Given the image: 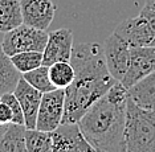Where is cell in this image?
I'll use <instances>...</instances> for the list:
<instances>
[{
    "label": "cell",
    "instance_id": "1",
    "mask_svg": "<svg viewBox=\"0 0 155 152\" xmlns=\"http://www.w3.org/2000/svg\"><path fill=\"white\" fill-rule=\"evenodd\" d=\"M70 62L76 70V78L65 89L62 125L78 123L86 111L117 82L109 72L104 47L97 42L76 44Z\"/></svg>",
    "mask_w": 155,
    "mask_h": 152
},
{
    "label": "cell",
    "instance_id": "2",
    "mask_svg": "<svg viewBox=\"0 0 155 152\" xmlns=\"http://www.w3.org/2000/svg\"><path fill=\"white\" fill-rule=\"evenodd\" d=\"M129 90L117 81L81 118V131L98 152H121L125 147V127Z\"/></svg>",
    "mask_w": 155,
    "mask_h": 152
},
{
    "label": "cell",
    "instance_id": "3",
    "mask_svg": "<svg viewBox=\"0 0 155 152\" xmlns=\"http://www.w3.org/2000/svg\"><path fill=\"white\" fill-rule=\"evenodd\" d=\"M127 152H155V110L138 106L129 98L125 127Z\"/></svg>",
    "mask_w": 155,
    "mask_h": 152
},
{
    "label": "cell",
    "instance_id": "4",
    "mask_svg": "<svg viewBox=\"0 0 155 152\" xmlns=\"http://www.w3.org/2000/svg\"><path fill=\"white\" fill-rule=\"evenodd\" d=\"M49 33L27 24L5 32L2 41V50L9 57L21 52H44Z\"/></svg>",
    "mask_w": 155,
    "mask_h": 152
},
{
    "label": "cell",
    "instance_id": "5",
    "mask_svg": "<svg viewBox=\"0 0 155 152\" xmlns=\"http://www.w3.org/2000/svg\"><path fill=\"white\" fill-rule=\"evenodd\" d=\"M65 114V89H56L43 95L36 128L53 132L62 125Z\"/></svg>",
    "mask_w": 155,
    "mask_h": 152
},
{
    "label": "cell",
    "instance_id": "6",
    "mask_svg": "<svg viewBox=\"0 0 155 152\" xmlns=\"http://www.w3.org/2000/svg\"><path fill=\"white\" fill-rule=\"evenodd\" d=\"M114 33L123 38L130 47H155L154 29L143 13L123 20L114 29Z\"/></svg>",
    "mask_w": 155,
    "mask_h": 152
},
{
    "label": "cell",
    "instance_id": "7",
    "mask_svg": "<svg viewBox=\"0 0 155 152\" xmlns=\"http://www.w3.org/2000/svg\"><path fill=\"white\" fill-rule=\"evenodd\" d=\"M155 72V47H131L129 69L121 82L130 89Z\"/></svg>",
    "mask_w": 155,
    "mask_h": 152
},
{
    "label": "cell",
    "instance_id": "8",
    "mask_svg": "<svg viewBox=\"0 0 155 152\" xmlns=\"http://www.w3.org/2000/svg\"><path fill=\"white\" fill-rule=\"evenodd\" d=\"M52 134L53 152H98L85 137L78 123H64Z\"/></svg>",
    "mask_w": 155,
    "mask_h": 152
},
{
    "label": "cell",
    "instance_id": "9",
    "mask_svg": "<svg viewBox=\"0 0 155 152\" xmlns=\"http://www.w3.org/2000/svg\"><path fill=\"white\" fill-rule=\"evenodd\" d=\"M130 49L131 47L123 38L113 32L104 44L105 60L109 72L117 81H122L130 63Z\"/></svg>",
    "mask_w": 155,
    "mask_h": 152
},
{
    "label": "cell",
    "instance_id": "10",
    "mask_svg": "<svg viewBox=\"0 0 155 152\" xmlns=\"http://www.w3.org/2000/svg\"><path fill=\"white\" fill-rule=\"evenodd\" d=\"M73 32L69 28L53 31L49 33L47 47L44 49L43 65L51 66L60 61H70L72 52L74 48Z\"/></svg>",
    "mask_w": 155,
    "mask_h": 152
},
{
    "label": "cell",
    "instance_id": "11",
    "mask_svg": "<svg viewBox=\"0 0 155 152\" xmlns=\"http://www.w3.org/2000/svg\"><path fill=\"white\" fill-rule=\"evenodd\" d=\"M24 24L47 31L54 19L56 5L52 0H20Z\"/></svg>",
    "mask_w": 155,
    "mask_h": 152
},
{
    "label": "cell",
    "instance_id": "12",
    "mask_svg": "<svg viewBox=\"0 0 155 152\" xmlns=\"http://www.w3.org/2000/svg\"><path fill=\"white\" fill-rule=\"evenodd\" d=\"M15 95L19 99L20 105L23 107L24 115H25V127L28 130L36 128L37 115L44 94L37 89H35L32 85L23 77L15 90Z\"/></svg>",
    "mask_w": 155,
    "mask_h": 152
},
{
    "label": "cell",
    "instance_id": "13",
    "mask_svg": "<svg viewBox=\"0 0 155 152\" xmlns=\"http://www.w3.org/2000/svg\"><path fill=\"white\" fill-rule=\"evenodd\" d=\"M27 127L17 123L2 125L0 152H28L25 142Z\"/></svg>",
    "mask_w": 155,
    "mask_h": 152
},
{
    "label": "cell",
    "instance_id": "14",
    "mask_svg": "<svg viewBox=\"0 0 155 152\" xmlns=\"http://www.w3.org/2000/svg\"><path fill=\"white\" fill-rule=\"evenodd\" d=\"M129 90V98L143 108L155 110V72L144 77Z\"/></svg>",
    "mask_w": 155,
    "mask_h": 152
},
{
    "label": "cell",
    "instance_id": "15",
    "mask_svg": "<svg viewBox=\"0 0 155 152\" xmlns=\"http://www.w3.org/2000/svg\"><path fill=\"white\" fill-rule=\"evenodd\" d=\"M24 24L20 0H0V31L9 32Z\"/></svg>",
    "mask_w": 155,
    "mask_h": 152
},
{
    "label": "cell",
    "instance_id": "16",
    "mask_svg": "<svg viewBox=\"0 0 155 152\" xmlns=\"http://www.w3.org/2000/svg\"><path fill=\"white\" fill-rule=\"evenodd\" d=\"M21 72L15 66L11 57L2 50L0 56V94L15 93L20 79L23 78Z\"/></svg>",
    "mask_w": 155,
    "mask_h": 152
},
{
    "label": "cell",
    "instance_id": "17",
    "mask_svg": "<svg viewBox=\"0 0 155 152\" xmlns=\"http://www.w3.org/2000/svg\"><path fill=\"white\" fill-rule=\"evenodd\" d=\"M28 152H53V134L33 128L25 131Z\"/></svg>",
    "mask_w": 155,
    "mask_h": 152
},
{
    "label": "cell",
    "instance_id": "18",
    "mask_svg": "<svg viewBox=\"0 0 155 152\" xmlns=\"http://www.w3.org/2000/svg\"><path fill=\"white\" fill-rule=\"evenodd\" d=\"M52 82L58 89H66L76 78V70L70 61H60L49 66Z\"/></svg>",
    "mask_w": 155,
    "mask_h": 152
},
{
    "label": "cell",
    "instance_id": "19",
    "mask_svg": "<svg viewBox=\"0 0 155 152\" xmlns=\"http://www.w3.org/2000/svg\"><path fill=\"white\" fill-rule=\"evenodd\" d=\"M23 77L32 85L35 89L41 91L43 94L58 89V87H56V85L52 82L51 74H49V66H47V65H41L36 69L31 70V72L24 73Z\"/></svg>",
    "mask_w": 155,
    "mask_h": 152
},
{
    "label": "cell",
    "instance_id": "20",
    "mask_svg": "<svg viewBox=\"0 0 155 152\" xmlns=\"http://www.w3.org/2000/svg\"><path fill=\"white\" fill-rule=\"evenodd\" d=\"M12 62L23 74L43 65L44 53L43 52H21L11 56Z\"/></svg>",
    "mask_w": 155,
    "mask_h": 152
},
{
    "label": "cell",
    "instance_id": "21",
    "mask_svg": "<svg viewBox=\"0 0 155 152\" xmlns=\"http://www.w3.org/2000/svg\"><path fill=\"white\" fill-rule=\"evenodd\" d=\"M0 102H5L7 105L11 107V110L13 112V122L12 123H17V125H23L25 126V115H24L23 107L20 105L19 99L15 95V93H5L2 95Z\"/></svg>",
    "mask_w": 155,
    "mask_h": 152
},
{
    "label": "cell",
    "instance_id": "22",
    "mask_svg": "<svg viewBox=\"0 0 155 152\" xmlns=\"http://www.w3.org/2000/svg\"><path fill=\"white\" fill-rule=\"evenodd\" d=\"M13 122V112L5 102H0V123L7 125V123Z\"/></svg>",
    "mask_w": 155,
    "mask_h": 152
},
{
    "label": "cell",
    "instance_id": "23",
    "mask_svg": "<svg viewBox=\"0 0 155 152\" xmlns=\"http://www.w3.org/2000/svg\"><path fill=\"white\" fill-rule=\"evenodd\" d=\"M144 8L155 11V0H144Z\"/></svg>",
    "mask_w": 155,
    "mask_h": 152
},
{
    "label": "cell",
    "instance_id": "24",
    "mask_svg": "<svg viewBox=\"0 0 155 152\" xmlns=\"http://www.w3.org/2000/svg\"><path fill=\"white\" fill-rule=\"evenodd\" d=\"M121 152H127V151H126V148H123V150H122Z\"/></svg>",
    "mask_w": 155,
    "mask_h": 152
}]
</instances>
